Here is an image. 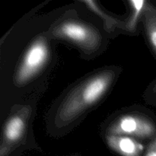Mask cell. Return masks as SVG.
I'll return each mask as SVG.
<instances>
[{"label":"cell","mask_w":156,"mask_h":156,"mask_svg":"<svg viewBox=\"0 0 156 156\" xmlns=\"http://www.w3.org/2000/svg\"><path fill=\"white\" fill-rule=\"evenodd\" d=\"M143 12L146 34L152 48L156 52V10L152 6L148 5Z\"/></svg>","instance_id":"obj_7"},{"label":"cell","mask_w":156,"mask_h":156,"mask_svg":"<svg viewBox=\"0 0 156 156\" xmlns=\"http://www.w3.org/2000/svg\"><path fill=\"white\" fill-rule=\"evenodd\" d=\"M129 2L132 5L131 6H132L133 12V13L132 19H131L130 23H129V27H133L137 19H138L139 16L140 15V13L143 11H144L145 8H146L145 4L146 2L145 1H130Z\"/></svg>","instance_id":"obj_8"},{"label":"cell","mask_w":156,"mask_h":156,"mask_svg":"<svg viewBox=\"0 0 156 156\" xmlns=\"http://www.w3.org/2000/svg\"><path fill=\"white\" fill-rule=\"evenodd\" d=\"M114 77L113 72H103L76 87L62 101L58 108L56 113L58 123L61 126L69 124L97 103L110 88Z\"/></svg>","instance_id":"obj_1"},{"label":"cell","mask_w":156,"mask_h":156,"mask_svg":"<svg viewBox=\"0 0 156 156\" xmlns=\"http://www.w3.org/2000/svg\"><path fill=\"white\" fill-rule=\"evenodd\" d=\"M50 56L48 44L44 38L34 41L24 53L15 76L17 85H23L30 82L42 70Z\"/></svg>","instance_id":"obj_2"},{"label":"cell","mask_w":156,"mask_h":156,"mask_svg":"<svg viewBox=\"0 0 156 156\" xmlns=\"http://www.w3.org/2000/svg\"><path fill=\"white\" fill-rule=\"evenodd\" d=\"M154 91L156 92V84L155 85V86H154Z\"/></svg>","instance_id":"obj_10"},{"label":"cell","mask_w":156,"mask_h":156,"mask_svg":"<svg viewBox=\"0 0 156 156\" xmlns=\"http://www.w3.org/2000/svg\"><path fill=\"white\" fill-rule=\"evenodd\" d=\"M55 34L61 38L77 44L82 48L93 50L100 43V34L90 26L76 21L62 22L56 27Z\"/></svg>","instance_id":"obj_3"},{"label":"cell","mask_w":156,"mask_h":156,"mask_svg":"<svg viewBox=\"0 0 156 156\" xmlns=\"http://www.w3.org/2000/svg\"><path fill=\"white\" fill-rule=\"evenodd\" d=\"M110 135L134 136L149 139L156 133V127L149 119L137 115H125L120 117L109 128Z\"/></svg>","instance_id":"obj_4"},{"label":"cell","mask_w":156,"mask_h":156,"mask_svg":"<svg viewBox=\"0 0 156 156\" xmlns=\"http://www.w3.org/2000/svg\"><path fill=\"white\" fill-rule=\"evenodd\" d=\"M107 142L111 149L121 156H140L144 150L140 142L126 136L109 135Z\"/></svg>","instance_id":"obj_5"},{"label":"cell","mask_w":156,"mask_h":156,"mask_svg":"<svg viewBox=\"0 0 156 156\" xmlns=\"http://www.w3.org/2000/svg\"><path fill=\"white\" fill-rule=\"evenodd\" d=\"M145 156H156V136L149 143Z\"/></svg>","instance_id":"obj_9"},{"label":"cell","mask_w":156,"mask_h":156,"mask_svg":"<svg viewBox=\"0 0 156 156\" xmlns=\"http://www.w3.org/2000/svg\"><path fill=\"white\" fill-rule=\"evenodd\" d=\"M26 120L24 116L15 114L12 116L5 125L3 129V142L6 146L13 145L24 135Z\"/></svg>","instance_id":"obj_6"}]
</instances>
